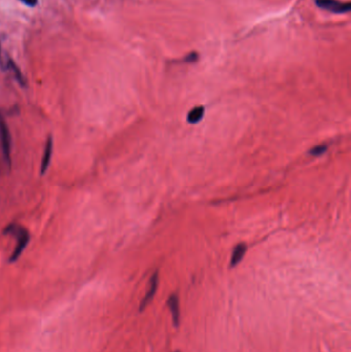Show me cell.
<instances>
[{
	"mask_svg": "<svg viewBox=\"0 0 351 352\" xmlns=\"http://www.w3.org/2000/svg\"><path fill=\"white\" fill-rule=\"evenodd\" d=\"M4 234L12 235L17 239V244H16L15 249H14L13 253L11 254V256H9V262L14 263V262L18 261L19 258L21 256V254L24 252L28 243H29V241H30V235H29V232H28L24 227H22L20 225H16V224L8 225L5 228Z\"/></svg>",
	"mask_w": 351,
	"mask_h": 352,
	"instance_id": "1",
	"label": "cell"
},
{
	"mask_svg": "<svg viewBox=\"0 0 351 352\" xmlns=\"http://www.w3.org/2000/svg\"><path fill=\"white\" fill-rule=\"evenodd\" d=\"M0 149L2 151L3 162L7 168H11L12 162V140L7 124L4 119L0 116Z\"/></svg>",
	"mask_w": 351,
	"mask_h": 352,
	"instance_id": "2",
	"label": "cell"
},
{
	"mask_svg": "<svg viewBox=\"0 0 351 352\" xmlns=\"http://www.w3.org/2000/svg\"><path fill=\"white\" fill-rule=\"evenodd\" d=\"M315 3L319 8L334 14H346L351 8L349 2H341L339 0H315Z\"/></svg>",
	"mask_w": 351,
	"mask_h": 352,
	"instance_id": "3",
	"label": "cell"
},
{
	"mask_svg": "<svg viewBox=\"0 0 351 352\" xmlns=\"http://www.w3.org/2000/svg\"><path fill=\"white\" fill-rule=\"evenodd\" d=\"M158 283H159V275H158V272H156L155 274H153V276H151V278L149 280V289H148L147 292L145 293V298L142 299L140 302L139 312L144 311L147 307L148 304L153 301L155 294L157 292V290H158Z\"/></svg>",
	"mask_w": 351,
	"mask_h": 352,
	"instance_id": "4",
	"label": "cell"
},
{
	"mask_svg": "<svg viewBox=\"0 0 351 352\" xmlns=\"http://www.w3.org/2000/svg\"><path fill=\"white\" fill-rule=\"evenodd\" d=\"M53 149H54L53 137L49 136L47 137V140L44 145V149H43V155H42L41 164V175H43L47 171V169H49L52 156H53Z\"/></svg>",
	"mask_w": 351,
	"mask_h": 352,
	"instance_id": "5",
	"label": "cell"
},
{
	"mask_svg": "<svg viewBox=\"0 0 351 352\" xmlns=\"http://www.w3.org/2000/svg\"><path fill=\"white\" fill-rule=\"evenodd\" d=\"M167 305L170 309V312H171L173 325L176 328H178L179 322H180V309H179V299H178L177 294L173 293L168 298Z\"/></svg>",
	"mask_w": 351,
	"mask_h": 352,
	"instance_id": "6",
	"label": "cell"
},
{
	"mask_svg": "<svg viewBox=\"0 0 351 352\" xmlns=\"http://www.w3.org/2000/svg\"><path fill=\"white\" fill-rule=\"evenodd\" d=\"M2 68L3 69H8L9 71L13 72L14 77L16 78L18 83H20L22 87H25V85H26V80L24 78V75L21 72V70L19 69V67L16 65V63L11 58H6V61L3 63Z\"/></svg>",
	"mask_w": 351,
	"mask_h": 352,
	"instance_id": "7",
	"label": "cell"
},
{
	"mask_svg": "<svg viewBox=\"0 0 351 352\" xmlns=\"http://www.w3.org/2000/svg\"><path fill=\"white\" fill-rule=\"evenodd\" d=\"M245 251H246V245L243 243H240L235 247L231 259V267H235V266H237L241 262L242 258L245 254Z\"/></svg>",
	"mask_w": 351,
	"mask_h": 352,
	"instance_id": "8",
	"label": "cell"
},
{
	"mask_svg": "<svg viewBox=\"0 0 351 352\" xmlns=\"http://www.w3.org/2000/svg\"><path fill=\"white\" fill-rule=\"evenodd\" d=\"M203 115H204V107H202V106L195 107V108H193L191 111L188 112L187 121L189 123H192V124L198 123L199 121L202 119Z\"/></svg>",
	"mask_w": 351,
	"mask_h": 352,
	"instance_id": "9",
	"label": "cell"
},
{
	"mask_svg": "<svg viewBox=\"0 0 351 352\" xmlns=\"http://www.w3.org/2000/svg\"><path fill=\"white\" fill-rule=\"evenodd\" d=\"M327 149H328V146H327V145H317V146H315V147H313V148L309 151V154L312 155V156H320V155H322V154H325L326 151H327Z\"/></svg>",
	"mask_w": 351,
	"mask_h": 352,
	"instance_id": "10",
	"label": "cell"
},
{
	"mask_svg": "<svg viewBox=\"0 0 351 352\" xmlns=\"http://www.w3.org/2000/svg\"><path fill=\"white\" fill-rule=\"evenodd\" d=\"M20 1L29 6H35L37 4V0H20Z\"/></svg>",
	"mask_w": 351,
	"mask_h": 352,
	"instance_id": "11",
	"label": "cell"
},
{
	"mask_svg": "<svg viewBox=\"0 0 351 352\" xmlns=\"http://www.w3.org/2000/svg\"><path fill=\"white\" fill-rule=\"evenodd\" d=\"M174 352H179V351H174Z\"/></svg>",
	"mask_w": 351,
	"mask_h": 352,
	"instance_id": "12",
	"label": "cell"
}]
</instances>
